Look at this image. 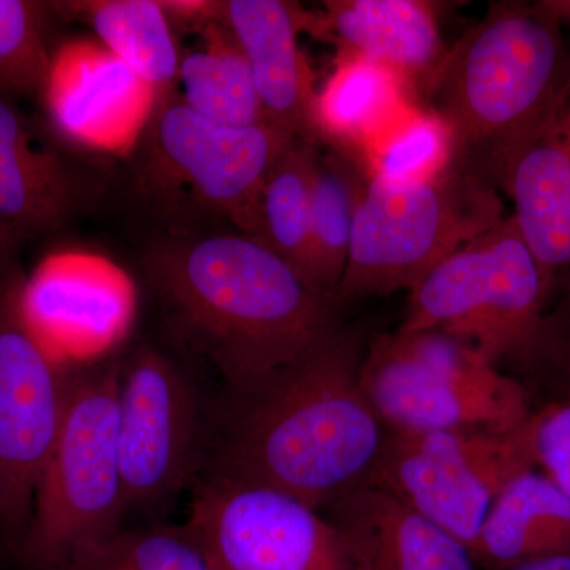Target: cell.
Masks as SVG:
<instances>
[{"label":"cell","mask_w":570,"mask_h":570,"mask_svg":"<svg viewBox=\"0 0 570 570\" xmlns=\"http://www.w3.org/2000/svg\"><path fill=\"white\" fill-rule=\"evenodd\" d=\"M365 324L333 326L294 362L228 395L214 474L322 510L365 485L387 428L360 384Z\"/></svg>","instance_id":"6da1fadb"},{"label":"cell","mask_w":570,"mask_h":570,"mask_svg":"<svg viewBox=\"0 0 570 570\" xmlns=\"http://www.w3.org/2000/svg\"><path fill=\"white\" fill-rule=\"evenodd\" d=\"M142 268L168 324L212 362L228 395L294 362L341 322L335 295L254 236L165 239Z\"/></svg>","instance_id":"7a4b0ae2"},{"label":"cell","mask_w":570,"mask_h":570,"mask_svg":"<svg viewBox=\"0 0 570 570\" xmlns=\"http://www.w3.org/2000/svg\"><path fill=\"white\" fill-rule=\"evenodd\" d=\"M562 22L553 2L490 3L448 48L419 100L449 124L455 163L494 184L499 164L568 80Z\"/></svg>","instance_id":"3957f363"},{"label":"cell","mask_w":570,"mask_h":570,"mask_svg":"<svg viewBox=\"0 0 570 570\" xmlns=\"http://www.w3.org/2000/svg\"><path fill=\"white\" fill-rule=\"evenodd\" d=\"M121 362L69 376L61 430L37 483L21 553L32 570H69L121 530L118 448Z\"/></svg>","instance_id":"277c9868"},{"label":"cell","mask_w":570,"mask_h":570,"mask_svg":"<svg viewBox=\"0 0 570 570\" xmlns=\"http://www.w3.org/2000/svg\"><path fill=\"white\" fill-rule=\"evenodd\" d=\"M504 216L498 187L455 160L423 181L370 178L337 302L343 306L366 296L414 291L445 258Z\"/></svg>","instance_id":"5b68a950"},{"label":"cell","mask_w":570,"mask_h":570,"mask_svg":"<svg viewBox=\"0 0 570 570\" xmlns=\"http://www.w3.org/2000/svg\"><path fill=\"white\" fill-rule=\"evenodd\" d=\"M360 384L387 430H517L531 412L519 377L459 337L422 330L371 336Z\"/></svg>","instance_id":"8992f818"},{"label":"cell","mask_w":570,"mask_h":570,"mask_svg":"<svg viewBox=\"0 0 570 570\" xmlns=\"http://www.w3.org/2000/svg\"><path fill=\"white\" fill-rule=\"evenodd\" d=\"M550 296L512 214L461 246L409 292L397 328L459 337L504 371L527 370Z\"/></svg>","instance_id":"52a82bcc"},{"label":"cell","mask_w":570,"mask_h":570,"mask_svg":"<svg viewBox=\"0 0 570 570\" xmlns=\"http://www.w3.org/2000/svg\"><path fill=\"white\" fill-rule=\"evenodd\" d=\"M532 463L517 430H387L365 485L392 494L475 549L502 489Z\"/></svg>","instance_id":"ba28073f"},{"label":"cell","mask_w":570,"mask_h":570,"mask_svg":"<svg viewBox=\"0 0 570 570\" xmlns=\"http://www.w3.org/2000/svg\"><path fill=\"white\" fill-rule=\"evenodd\" d=\"M24 279L17 255H0V523L21 538L61 430L69 385L26 321Z\"/></svg>","instance_id":"9c48e42d"},{"label":"cell","mask_w":570,"mask_h":570,"mask_svg":"<svg viewBox=\"0 0 570 570\" xmlns=\"http://www.w3.org/2000/svg\"><path fill=\"white\" fill-rule=\"evenodd\" d=\"M187 524L214 570H352L321 510L268 487L213 472Z\"/></svg>","instance_id":"30bf717a"},{"label":"cell","mask_w":570,"mask_h":570,"mask_svg":"<svg viewBox=\"0 0 570 570\" xmlns=\"http://www.w3.org/2000/svg\"><path fill=\"white\" fill-rule=\"evenodd\" d=\"M202 445L197 390L157 348L121 362L118 448L127 510L160 508L193 479Z\"/></svg>","instance_id":"8fae6325"},{"label":"cell","mask_w":570,"mask_h":570,"mask_svg":"<svg viewBox=\"0 0 570 570\" xmlns=\"http://www.w3.org/2000/svg\"><path fill=\"white\" fill-rule=\"evenodd\" d=\"M146 132L148 176L189 187L198 204L224 214L243 235L257 236L262 190L294 135L268 122L220 126L175 96L157 107Z\"/></svg>","instance_id":"7c38bea8"},{"label":"cell","mask_w":570,"mask_h":570,"mask_svg":"<svg viewBox=\"0 0 570 570\" xmlns=\"http://www.w3.org/2000/svg\"><path fill=\"white\" fill-rule=\"evenodd\" d=\"M40 96L63 138L111 154L132 151L159 105L148 82L91 39L67 41L52 52Z\"/></svg>","instance_id":"4fadbf2b"},{"label":"cell","mask_w":570,"mask_h":570,"mask_svg":"<svg viewBox=\"0 0 570 570\" xmlns=\"http://www.w3.org/2000/svg\"><path fill=\"white\" fill-rule=\"evenodd\" d=\"M494 184L512 202L510 214L538 262L551 305L570 287V73L499 164Z\"/></svg>","instance_id":"5bb4252c"},{"label":"cell","mask_w":570,"mask_h":570,"mask_svg":"<svg viewBox=\"0 0 570 570\" xmlns=\"http://www.w3.org/2000/svg\"><path fill=\"white\" fill-rule=\"evenodd\" d=\"M22 311L32 332L56 358L100 351L121 336L132 314L129 277L99 255L58 253L22 284Z\"/></svg>","instance_id":"9a60e30c"},{"label":"cell","mask_w":570,"mask_h":570,"mask_svg":"<svg viewBox=\"0 0 570 570\" xmlns=\"http://www.w3.org/2000/svg\"><path fill=\"white\" fill-rule=\"evenodd\" d=\"M313 17L299 3L285 0L219 2V20L245 51L266 122L317 142L316 80L298 45L299 32L311 31Z\"/></svg>","instance_id":"2e32d148"},{"label":"cell","mask_w":570,"mask_h":570,"mask_svg":"<svg viewBox=\"0 0 570 570\" xmlns=\"http://www.w3.org/2000/svg\"><path fill=\"white\" fill-rule=\"evenodd\" d=\"M321 512L352 570H480L460 540L374 487H360Z\"/></svg>","instance_id":"e0dca14e"},{"label":"cell","mask_w":570,"mask_h":570,"mask_svg":"<svg viewBox=\"0 0 570 570\" xmlns=\"http://www.w3.org/2000/svg\"><path fill=\"white\" fill-rule=\"evenodd\" d=\"M78 204L70 168L37 138L13 97L0 92V255L59 230Z\"/></svg>","instance_id":"ac0fdd59"},{"label":"cell","mask_w":570,"mask_h":570,"mask_svg":"<svg viewBox=\"0 0 570 570\" xmlns=\"http://www.w3.org/2000/svg\"><path fill=\"white\" fill-rule=\"evenodd\" d=\"M311 31L332 40L337 56L396 71L419 96L448 52L436 6L425 0H328Z\"/></svg>","instance_id":"d6986e66"},{"label":"cell","mask_w":570,"mask_h":570,"mask_svg":"<svg viewBox=\"0 0 570 570\" xmlns=\"http://www.w3.org/2000/svg\"><path fill=\"white\" fill-rule=\"evenodd\" d=\"M419 102L417 91L396 71L355 56H337L335 70L317 89L314 134L318 145L358 157Z\"/></svg>","instance_id":"ffe728a7"},{"label":"cell","mask_w":570,"mask_h":570,"mask_svg":"<svg viewBox=\"0 0 570 570\" xmlns=\"http://www.w3.org/2000/svg\"><path fill=\"white\" fill-rule=\"evenodd\" d=\"M558 553H570V497L542 472H521L499 493L472 557L499 570Z\"/></svg>","instance_id":"44dd1931"},{"label":"cell","mask_w":570,"mask_h":570,"mask_svg":"<svg viewBox=\"0 0 570 570\" xmlns=\"http://www.w3.org/2000/svg\"><path fill=\"white\" fill-rule=\"evenodd\" d=\"M91 24L97 40L148 82L157 102L170 99L179 58L170 20L156 0H89L59 3ZM157 105V107H159Z\"/></svg>","instance_id":"7402d4cb"},{"label":"cell","mask_w":570,"mask_h":570,"mask_svg":"<svg viewBox=\"0 0 570 570\" xmlns=\"http://www.w3.org/2000/svg\"><path fill=\"white\" fill-rule=\"evenodd\" d=\"M204 47L179 61L183 102L208 121L227 127L265 124L253 71L242 45L223 21L204 26Z\"/></svg>","instance_id":"603a6c76"},{"label":"cell","mask_w":570,"mask_h":570,"mask_svg":"<svg viewBox=\"0 0 570 570\" xmlns=\"http://www.w3.org/2000/svg\"><path fill=\"white\" fill-rule=\"evenodd\" d=\"M318 151L313 178L309 228V279L335 295L346 272L356 214L365 195L367 176L351 154L326 148Z\"/></svg>","instance_id":"cb8c5ba5"},{"label":"cell","mask_w":570,"mask_h":570,"mask_svg":"<svg viewBox=\"0 0 570 570\" xmlns=\"http://www.w3.org/2000/svg\"><path fill=\"white\" fill-rule=\"evenodd\" d=\"M318 151V142L296 138L277 160L262 190L254 236L309 283L311 200Z\"/></svg>","instance_id":"d4e9b609"},{"label":"cell","mask_w":570,"mask_h":570,"mask_svg":"<svg viewBox=\"0 0 570 570\" xmlns=\"http://www.w3.org/2000/svg\"><path fill=\"white\" fill-rule=\"evenodd\" d=\"M453 157L455 140L449 124L419 102L367 145L356 159L370 178L414 183L441 175L453 164Z\"/></svg>","instance_id":"484cf974"},{"label":"cell","mask_w":570,"mask_h":570,"mask_svg":"<svg viewBox=\"0 0 570 570\" xmlns=\"http://www.w3.org/2000/svg\"><path fill=\"white\" fill-rule=\"evenodd\" d=\"M69 570H214L189 524L119 530Z\"/></svg>","instance_id":"4316f807"},{"label":"cell","mask_w":570,"mask_h":570,"mask_svg":"<svg viewBox=\"0 0 570 570\" xmlns=\"http://www.w3.org/2000/svg\"><path fill=\"white\" fill-rule=\"evenodd\" d=\"M50 3L0 0V92L40 94L51 55L45 41Z\"/></svg>","instance_id":"83f0119b"},{"label":"cell","mask_w":570,"mask_h":570,"mask_svg":"<svg viewBox=\"0 0 570 570\" xmlns=\"http://www.w3.org/2000/svg\"><path fill=\"white\" fill-rule=\"evenodd\" d=\"M519 431L532 468L570 497V397L531 409Z\"/></svg>","instance_id":"f1b7e54d"},{"label":"cell","mask_w":570,"mask_h":570,"mask_svg":"<svg viewBox=\"0 0 570 570\" xmlns=\"http://www.w3.org/2000/svg\"><path fill=\"white\" fill-rule=\"evenodd\" d=\"M524 371L553 379L564 387L557 397H570V287L547 311L538 346Z\"/></svg>","instance_id":"f546056e"},{"label":"cell","mask_w":570,"mask_h":570,"mask_svg":"<svg viewBox=\"0 0 570 570\" xmlns=\"http://www.w3.org/2000/svg\"><path fill=\"white\" fill-rule=\"evenodd\" d=\"M499 570H570V553L550 554Z\"/></svg>","instance_id":"4dcf8cb0"},{"label":"cell","mask_w":570,"mask_h":570,"mask_svg":"<svg viewBox=\"0 0 570 570\" xmlns=\"http://www.w3.org/2000/svg\"><path fill=\"white\" fill-rule=\"evenodd\" d=\"M562 13H566L564 17L570 20V2H561Z\"/></svg>","instance_id":"1f68e13d"},{"label":"cell","mask_w":570,"mask_h":570,"mask_svg":"<svg viewBox=\"0 0 570 570\" xmlns=\"http://www.w3.org/2000/svg\"><path fill=\"white\" fill-rule=\"evenodd\" d=\"M0 517H2V491H0Z\"/></svg>","instance_id":"d6a6232c"}]
</instances>
